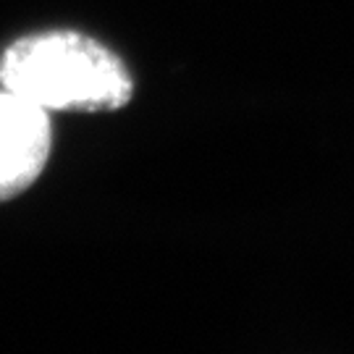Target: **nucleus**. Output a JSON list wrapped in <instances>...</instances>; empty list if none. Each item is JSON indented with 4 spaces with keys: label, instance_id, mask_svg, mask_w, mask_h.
Wrapping results in <instances>:
<instances>
[{
    "label": "nucleus",
    "instance_id": "nucleus-1",
    "mask_svg": "<svg viewBox=\"0 0 354 354\" xmlns=\"http://www.w3.org/2000/svg\"><path fill=\"white\" fill-rule=\"evenodd\" d=\"M0 84L45 113H111L134 92L113 50L68 29L16 39L0 58Z\"/></svg>",
    "mask_w": 354,
    "mask_h": 354
},
{
    "label": "nucleus",
    "instance_id": "nucleus-2",
    "mask_svg": "<svg viewBox=\"0 0 354 354\" xmlns=\"http://www.w3.org/2000/svg\"><path fill=\"white\" fill-rule=\"evenodd\" d=\"M50 147L48 113L0 87V203L19 197L37 181Z\"/></svg>",
    "mask_w": 354,
    "mask_h": 354
}]
</instances>
